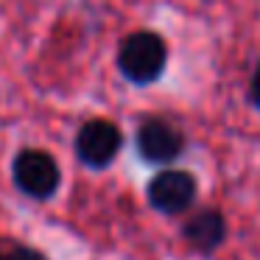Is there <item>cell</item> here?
Here are the masks:
<instances>
[{
    "label": "cell",
    "mask_w": 260,
    "mask_h": 260,
    "mask_svg": "<svg viewBox=\"0 0 260 260\" xmlns=\"http://www.w3.org/2000/svg\"><path fill=\"white\" fill-rule=\"evenodd\" d=\"M182 235H185V241L190 243L196 252L213 254L215 249L226 241V218H224V213H221V210L204 207V210L193 213L190 218L185 221Z\"/></svg>",
    "instance_id": "8992f818"
},
{
    "label": "cell",
    "mask_w": 260,
    "mask_h": 260,
    "mask_svg": "<svg viewBox=\"0 0 260 260\" xmlns=\"http://www.w3.org/2000/svg\"><path fill=\"white\" fill-rule=\"evenodd\" d=\"M0 260H3V254H0Z\"/></svg>",
    "instance_id": "9c48e42d"
},
{
    "label": "cell",
    "mask_w": 260,
    "mask_h": 260,
    "mask_svg": "<svg viewBox=\"0 0 260 260\" xmlns=\"http://www.w3.org/2000/svg\"><path fill=\"white\" fill-rule=\"evenodd\" d=\"M3 260H48V257L31 246H14L9 254H3Z\"/></svg>",
    "instance_id": "52a82bcc"
},
{
    "label": "cell",
    "mask_w": 260,
    "mask_h": 260,
    "mask_svg": "<svg viewBox=\"0 0 260 260\" xmlns=\"http://www.w3.org/2000/svg\"><path fill=\"white\" fill-rule=\"evenodd\" d=\"M196 202V179L187 171L165 168L148 182V204L162 215H182Z\"/></svg>",
    "instance_id": "3957f363"
},
{
    "label": "cell",
    "mask_w": 260,
    "mask_h": 260,
    "mask_svg": "<svg viewBox=\"0 0 260 260\" xmlns=\"http://www.w3.org/2000/svg\"><path fill=\"white\" fill-rule=\"evenodd\" d=\"M185 151V135L162 118H148L137 129V154L151 165H168Z\"/></svg>",
    "instance_id": "5b68a950"
},
{
    "label": "cell",
    "mask_w": 260,
    "mask_h": 260,
    "mask_svg": "<svg viewBox=\"0 0 260 260\" xmlns=\"http://www.w3.org/2000/svg\"><path fill=\"white\" fill-rule=\"evenodd\" d=\"M120 146H123V137H120V129L112 123V120H87L81 126L79 137H76V154L84 165L90 168H107L115 157H118Z\"/></svg>",
    "instance_id": "277c9868"
},
{
    "label": "cell",
    "mask_w": 260,
    "mask_h": 260,
    "mask_svg": "<svg viewBox=\"0 0 260 260\" xmlns=\"http://www.w3.org/2000/svg\"><path fill=\"white\" fill-rule=\"evenodd\" d=\"M168 64V48L154 31H135L118 51V68L132 84H154Z\"/></svg>",
    "instance_id": "6da1fadb"
},
{
    "label": "cell",
    "mask_w": 260,
    "mask_h": 260,
    "mask_svg": "<svg viewBox=\"0 0 260 260\" xmlns=\"http://www.w3.org/2000/svg\"><path fill=\"white\" fill-rule=\"evenodd\" d=\"M12 176H14V185L31 199L53 196L59 182H62L56 159L45 151H37V148H25V151H20L14 157Z\"/></svg>",
    "instance_id": "7a4b0ae2"
},
{
    "label": "cell",
    "mask_w": 260,
    "mask_h": 260,
    "mask_svg": "<svg viewBox=\"0 0 260 260\" xmlns=\"http://www.w3.org/2000/svg\"><path fill=\"white\" fill-rule=\"evenodd\" d=\"M249 101H252V104H254V109L260 112V64L254 68L252 81H249Z\"/></svg>",
    "instance_id": "ba28073f"
}]
</instances>
